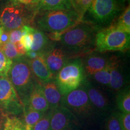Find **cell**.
Segmentation results:
<instances>
[{
    "mask_svg": "<svg viewBox=\"0 0 130 130\" xmlns=\"http://www.w3.org/2000/svg\"><path fill=\"white\" fill-rule=\"evenodd\" d=\"M97 27L83 21L61 34H48L52 40L60 42L64 49L72 53H84L95 46Z\"/></svg>",
    "mask_w": 130,
    "mask_h": 130,
    "instance_id": "cell-1",
    "label": "cell"
},
{
    "mask_svg": "<svg viewBox=\"0 0 130 130\" xmlns=\"http://www.w3.org/2000/svg\"><path fill=\"white\" fill-rule=\"evenodd\" d=\"M72 9L37 10L34 18L36 25L48 34H61L82 22Z\"/></svg>",
    "mask_w": 130,
    "mask_h": 130,
    "instance_id": "cell-2",
    "label": "cell"
},
{
    "mask_svg": "<svg viewBox=\"0 0 130 130\" xmlns=\"http://www.w3.org/2000/svg\"><path fill=\"white\" fill-rule=\"evenodd\" d=\"M7 77L24 104L38 81L32 74L28 58L22 56L13 61Z\"/></svg>",
    "mask_w": 130,
    "mask_h": 130,
    "instance_id": "cell-3",
    "label": "cell"
},
{
    "mask_svg": "<svg viewBox=\"0 0 130 130\" xmlns=\"http://www.w3.org/2000/svg\"><path fill=\"white\" fill-rule=\"evenodd\" d=\"M31 7L10 0L0 12L1 28L5 30L12 31L32 23L37 10L31 9Z\"/></svg>",
    "mask_w": 130,
    "mask_h": 130,
    "instance_id": "cell-4",
    "label": "cell"
},
{
    "mask_svg": "<svg viewBox=\"0 0 130 130\" xmlns=\"http://www.w3.org/2000/svg\"><path fill=\"white\" fill-rule=\"evenodd\" d=\"M130 34L113 25L98 31L95 46L99 52L123 51L130 45Z\"/></svg>",
    "mask_w": 130,
    "mask_h": 130,
    "instance_id": "cell-5",
    "label": "cell"
},
{
    "mask_svg": "<svg viewBox=\"0 0 130 130\" xmlns=\"http://www.w3.org/2000/svg\"><path fill=\"white\" fill-rule=\"evenodd\" d=\"M83 61L77 58L68 61L55 78V82L62 96L75 90L82 85L84 81Z\"/></svg>",
    "mask_w": 130,
    "mask_h": 130,
    "instance_id": "cell-6",
    "label": "cell"
},
{
    "mask_svg": "<svg viewBox=\"0 0 130 130\" xmlns=\"http://www.w3.org/2000/svg\"><path fill=\"white\" fill-rule=\"evenodd\" d=\"M61 105L67 108L74 115L83 118L89 117L95 110L83 86L63 96Z\"/></svg>",
    "mask_w": 130,
    "mask_h": 130,
    "instance_id": "cell-7",
    "label": "cell"
},
{
    "mask_svg": "<svg viewBox=\"0 0 130 130\" xmlns=\"http://www.w3.org/2000/svg\"><path fill=\"white\" fill-rule=\"evenodd\" d=\"M0 109L7 115L23 111V103L7 77H0Z\"/></svg>",
    "mask_w": 130,
    "mask_h": 130,
    "instance_id": "cell-8",
    "label": "cell"
},
{
    "mask_svg": "<svg viewBox=\"0 0 130 130\" xmlns=\"http://www.w3.org/2000/svg\"><path fill=\"white\" fill-rule=\"evenodd\" d=\"M122 0H93L88 9L97 23H109L121 9Z\"/></svg>",
    "mask_w": 130,
    "mask_h": 130,
    "instance_id": "cell-9",
    "label": "cell"
},
{
    "mask_svg": "<svg viewBox=\"0 0 130 130\" xmlns=\"http://www.w3.org/2000/svg\"><path fill=\"white\" fill-rule=\"evenodd\" d=\"M51 110L50 130H69L75 123L76 116L65 107L60 105Z\"/></svg>",
    "mask_w": 130,
    "mask_h": 130,
    "instance_id": "cell-10",
    "label": "cell"
},
{
    "mask_svg": "<svg viewBox=\"0 0 130 130\" xmlns=\"http://www.w3.org/2000/svg\"><path fill=\"white\" fill-rule=\"evenodd\" d=\"M43 56L49 69L54 77L68 61L64 51L60 48L53 46Z\"/></svg>",
    "mask_w": 130,
    "mask_h": 130,
    "instance_id": "cell-11",
    "label": "cell"
},
{
    "mask_svg": "<svg viewBox=\"0 0 130 130\" xmlns=\"http://www.w3.org/2000/svg\"><path fill=\"white\" fill-rule=\"evenodd\" d=\"M28 61L32 74L39 82L46 83L53 80L54 76L49 69L43 55H39L34 59L28 58Z\"/></svg>",
    "mask_w": 130,
    "mask_h": 130,
    "instance_id": "cell-12",
    "label": "cell"
},
{
    "mask_svg": "<svg viewBox=\"0 0 130 130\" xmlns=\"http://www.w3.org/2000/svg\"><path fill=\"white\" fill-rule=\"evenodd\" d=\"M24 105H27L36 111L45 112L50 109L48 102L42 92L40 83L37 81Z\"/></svg>",
    "mask_w": 130,
    "mask_h": 130,
    "instance_id": "cell-13",
    "label": "cell"
},
{
    "mask_svg": "<svg viewBox=\"0 0 130 130\" xmlns=\"http://www.w3.org/2000/svg\"><path fill=\"white\" fill-rule=\"evenodd\" d=\"M82 85L87 92L91 104L94 109L105 111L108 108V103L104 94L95 88L89 81H84Z\"/></svg>",
    "mask_w": 130,
    "mask_h": 130,
    "instance_id": "cell-14",
    "label": "cell"
},
{
    "mask_svg": "<svg viewBox=\"0 0 130 130\" xmlns=\"http://www.w3.org/2000/svg\"><path fill=\"white\" fill-rule=\"evenodd\" d=\"M40 83V82H39ZM43 95L48 102L50 109H54L61 105L63 96L55 81L51 80L46 83H40Z\"/></svg>",
    "mask_w": 130,
    "mask_h": 130,
    "instance_id": "cell-15",
    "label": "cell"
},
{
    "mask_svg": "<svg viewBox=\"0 0 130 130\" xmlns=\"http://www.w3.org/2000/svg\"><path fill=\"white\" fill-rule=\"evenodd\" d=\"M113 57L108 58L99 55L89 56L83 61L85 74L92 76L97 72L107 68L111 63Z\"/></svg>",
    "mask_w": 130,
    "mask_h": 130,
    "instance_id": "cell-16",
    "label": "cell"
},
{
    "mask_svg": "<svg viewBox=\"0 0 130 130\" xmlns=\"http://www.w3.org/2000/svg\"><path fill=\"white\" fill-rule=\"evenodd\" d=\"M32 36L33 43L30 51L36 52L43 55L48 50L53 47L48 37L41 30L34 28L32 30Z\"/></svg>",
    "mask_w": 130,
    "mask_h": 130,
    "instance_id": "cell-17",
    "label": "cell"
},
{
    "mask_svg": "<svg viewBox=\"0 0 130 130\" xmlns=\"http://www.w3.org/2000/svg\"><path fill=\"white\" fill-rule=\"evenodd\" d=\"M124 84L122 71L119 64L118 59L113 57L110 70V81L109 86L114 90H119Z\"/></svg>",
    "mask_w": 130,
    "mask_h": 130,
    "instance_id": "cell-18",
    "label": "cell"
},
{
    "mask_svg": "<svg viewBox=\"0 0 130 130\" xmlns=\"http://www.w3.org/2000/svg\"><path fill=\"white\" fill-rule=\"evenodd\" d=\"M24 124L26 130H30L31 128L44 116V112L36 111L27 105H24Z\"/></svg>",
    "mask_w": 130,
    "mask_h": 130,
    "instance_id": "cell-19",
    "label": "cell"
},
{
    "mask_svg": "<svg viewBox=\"0 0 130 130\" xmlns=\"http://www.w3.org/2000/svg\"><path fill=\"white\" fill-rule=\"evenodd\" d=\"M69 9H72L69 0H40L37 5V10H54Z\"/></svg>",
    "mask_w": 130,
    "mask_h": 130,
    "instance_id": "cell-20",
    "label": "cell"
},
{
    "mask_svg": "<svg viewBox=\"0 0 130 130\" xmlns=\"http://www.w3.org/2000/svg\"><path fill=\"white\" fill-rule=\"evenodd\" d=\"M118 107L121 113H130V92L126 88L119 92L116 98Z\"/></svg>",
    "mask_w": 130,
    "mask_h": 130,
    "instance_id": "cell-21",
    "label": "cell"
},
{
    "mask_svg": "<svg viewBox=\"0 0 130 130\" xmlns=\"http://www.w3.org/2000/svg\"><path fill=\"white\" fill-rule=\"evenodd\" d=\"M93 0H69L71 7L83 21L84 14L88 10Z\"/></svg>",
    "mask_w": 130,
    "mask_h": 130,
    "instance_id": "cell-22",
    "label": "cell"
},
{
    "mask_svg": "<svg viewBox=\"0 0 130 130\" xmlns=\"http://www.w3.org/2000/svg\"><path fill=\"white\" fill-rule=\"evenodd\" d=\"M33 28L29 25H25L21 28L22 35L19 42L22 45L26 52L30 51L31 49L33 43V36H32Z\"/></svg>",
    "mask_w": 130,
    "mask_h": 130,
    "instance_id": "cell-23",
    "label": "cell"
},
{
    "mask_svg": "<svg viewBox=\"0 0 130 130\" xmlns=\"http://www.w3.org/2000/svg\"><path fill=\"white\" fill-rule=\"evenodd\" d=\"M119 28L130 34V8L129 5L119 18L118 21L114 24Z\"/></svg>",
    "mask_w": 130,
    "mask_h": 130,
    "instance_id": "cell-24",
    "label": "cell"
},
{
    "mask_svg": "<svg viewBox=\"0 0 130 130\" xmlns=\"http://www.w3.org/2000/svg\"><path fill=\"white\" fill-rule=\"evenodd\" d=\"M113 58H112L110 64L107 68L99 71V72H97L94 74L93 75H92L93 79L98 83L102 84V85L109 86L110 81V70H111V64Z\"/></svg>",
    "mask_w": 130,
    "mask_h": 130,
    "instance_id": "cell-25",
    "label": "cell"
},
{
    "mask_svg": "<svg viewBox=\"0 0 130 130\" xmlns=\"http://www.w3.org/2000/svg\"><path fill=\"white\" fill-rule=\"evenodd\" d=\"M5 130H26L24 124L21 120L15 116L7 117L5 123Z\"/></svg>",
    "mask_w": 130,
    "mask_h": 130,
    "instance_id": "cell-26",
    "label": "cell"
},
{
    "mask_svg": "<svg viewBox=\"0 0 130 130\" xmlns=\"http://www.w3.org/2000/svg\"><path fill=\"white\" fill-rule=\"evenodd\" d=\"M12 63L13 61L5 56L2 48L0 46V77H7Z\"/></svg>",
    "mask_w": 130,
    "mask_h": 130,
    "instance_id": "cell-27",
    "label": "cell"
},
{
    "mask_svg": "<svg viewBox=\"0 0 130 130\" xmlns=\"http://www.w3.org/2000/svg\"><path fill=\"white\" fill-rule=\"evenodd\" d=\"M51 110L45 112L44 116L31 128L30 130H50Z\"/></svg>",
    "mask_w": 130,
    "mask_h": 130,
    "instance_id": "cell-28",
    "label": "cell"
},
{
    "mask_svg": "<svg viewBox=\"0 0 130 130\" xmlns=\"http://www.w3.org/2000/svg\"><path fill=\"white\" fill-rule=\"evenodd\" d=\"M1 48H2L3 51L4 53L5 56L11 60L14 61L18 59V58L22 57L18 53L13 43H11V42H7L4 45H3V46H1Z\"/></svg>",
    "mask_w": 130,
    "mask_h": 130,
    "instance_id": "cell-29",
    "label": "cell"
},
{
    "mask_svg": "<svg viewBox=\"0 0 130 130\" xmlns=\"http://www.w3.org/2000/svg\"><path fill=\"white\" fill-rule=\"evenodd\" d=\"M107 130H122L120 123L119 113H113L107 119L106 122Z\"/></svg>",
    "mask_w": 130,
    "mask_h": 130,
    "instance_id": "cell-30",
    "label": "cell"
},
{
    "mask_svg": "<svg viewBox=\"0 0 130 130\" xmlns=\"http://www.w3.org/2000/svg\"><path fill=\"white\" fill-rule=\"evenodd\" d=\"M120 123L122 130H130V113H119Z\"/></svg>",
    "mask_w": 130,
    "mask_h": 130,
    "instance_id": "cell-31",
    "label": "cell"
},
{
    "mask_svg": "<svg viewBox=\"0 0 130 130\" xmlns=\"http://www.w3.org/2000/svg\"><path fill=\"white\" fill-rule=\"evenodd\" d=\"M22 35V31L21 28L16 29V30L10 31L9 42L14 44L16 42H18L20 41Z\"/></svg>",
    "mask_w": 130,
    "mask_h": 130,
    "instance_id": "cell-32",
    "label": "cell"
},
{
    "mask_svg": "<svg viewBox=\"0 0 130 130\" xmlns=\"http://www.w3.org/2000/svg\"><path fill=\"white\" fill-rule=\"evenodd\" d=\"M9 32L10 31L3 30L0 36V46H3L5 43L9 41Z\"/></svg>",
    "mask_w": 130,
    "mask_h": 130,
    "instance_id": "cell-33",
    "label": "cell"
},
{
    "mask_svg": "<svg viewBox=\"0 0 130 130\" xmlns=\"http://www.w3.org/2000/svg\"><path fill=\"white\" fill-rule=\"evenodd\" d=\"M13 1L20 3V4L25 5V6L37 7V5H38L40 0H13Z\"/></svg>",
    "mask_w": 130,
    "mask_h": 130,
    "instance_id": "cell-34",
    "label": "cell"
},
{
    "mask_svg": "<svg viewBox=\"0 0 130 130\" xmlns=\"http://www.w3.org/2000/svg\"><path fill=\"white\" fill-rule=\"evenodd\" d=\"M14 46H15V48L16 49V51H17L18 53L20 56H24V55L26 54V53H27V52H26L25 50L24 49L20 42H16V43H14Z\"/></svg>",
    "mask_w": 130,
    "mask_h": 130,
    "instance_id": "cell-35",
    "label": "cell"
},
{
    "mask_svg": "<svg viewBox=\"0 0 130 130\" xmlns=\"http://www.w3.org/2000/svg\"><path fill=\"white\" fill-rule=\"evenodd\" d=\"M7 115L0 109V130H4Z\"/></svg>",
    "mask_w": 130,
    "mask_h": 130,
    "instance_id": "cell-36",
    "label": "cell"
},
{
    "mask_svg": "<svg viewBox=\"0 0 130 130\" xmlns=\"http://www.w3.org/2000/svg\"><path fill=\"white\" fill-rule=\"evenodd\" d=\"M2 31H3V29H2V28H1V26H0V36H1V33H2Z\"/></svg>",
    "mask_w": 130,
    "mask_h": 130,
    "instance_id": "cell-37",
    "label": "cell"
},
{
    "mask_svg": "<svg viewBox=\"0 0 130 130\" xmlns=\"http://www.w3.org/2000/svg\"><path fill=\"white\" fill-rule=\"evenodd\" d=\"M4 130H5V129H4Z\"/></svg>",
    "mask_w": 130,
    "mask_h": 130,
    "instance_id": "cell-38",
    "label": "cell"
}]
</instances>
